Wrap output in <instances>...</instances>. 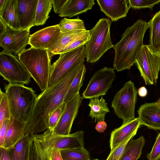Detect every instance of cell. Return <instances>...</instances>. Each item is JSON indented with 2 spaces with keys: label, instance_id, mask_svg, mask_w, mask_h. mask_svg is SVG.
<instances>
[{
  "label": "cell",
  "instance_id": "obj_1",
  "mask_svg": "<svg viewBox=\"0 0 160 160\" xmlns=\"http://www.w3.org/2000/svg\"><path fill=\"white\" fill-rule=\"evenodd\" d=\"M83 63L38 96L32 115L26 122L24 135L37 134L49 128L51 115L64 104L71 84Z\"/></svg>",
  "mask_w": 160,
  "mask_h": 160
},
{
  "label": "cell",
  "instance_id": "obj_2",
  "mask_svg": "<svg viewBox=\"0 0 160 160\" xmlns=\"http://www.w3.org/2000/svg\"><path fill=\"white\" fill-rule=\"evenodd\" d=\"M149 25L139 19L128 27L121 38L114 45L115 56L113 69L118 72L129 69L135 63L137 57L144 45L143 39Z\"/></svg>",
  "mask_w": 160,
  "mask_h": 160
},
{
  "label": "cell",
  "instance_id": "obj_3",
  "mask_svg": "<svg viewBox=\"0 0 160 160\" xmlns=\"http://www.w3.org/2000/svg\"><path fill=\"white\" fill-rule=\"evenodd\" d=\"M32 160H47L49 152L53 148L61 150L84 147V132L79 131L61 135L49 129L42 134L32 135Z\"/></svg>",
  "mask_w": 160,
  "mask_h": 160
},
{
  "label": "cell",
  "instance_id": "obj_4",
  "mask_svg": "<svg viewBox=\"0 0 160 160\" xmlns=\"http://www.w3.org/2000/svg\"><path fill=\"white\" fill-rule=\"evenodd\" d=\"M18 57L41 91L47 89L52 68L48 49L31 47L19 53Z\"/></svg>",
  "mask_w": 160,
  "mask_h": 160
},
{
  "label": "cell",
  "instance_id": "obj_5",
  "mask_svg": "<svg viewBox=\"0 0 160 160\" xmlns=\"http://www.w3.org/2000/svg\"><path fill=\"white\" fill-rule=\"evenodd\" d=\"M4 89L8 101L11 115L27 122L32 115L36 102V92L24 85L9 83Z\"/></svg>",
  "mask_w": 160,
  "mask_h": 160
},
{
  "label": "cell",
  "instance_id": "obj_6",
  "mask_svg": "<svg viewBox=\"0 0 160 160\" xmlns=\"http://www.w3.org/2000/svg\"><path fill=\"white\" fill-rule=\"evenodd\" d=\"M111 23L109 19L102 18L89 30L91 38L85 45L87 62H95L106 51L113 48L110 33Z\"/></svg>",
  "mask_w": 160,
  "mask_h": 160
},
{
  "label": "cell",
  "instance_id": "obj_7",
  "mask_svg": "<svg viewBox=\"0 0 160 160\" xmlns=\"http://www.w3.org/2000/svg\"><path fill=\"white\" fill-rule=\"evenodd\" d=\"M137 91L133 82H126L115 94L111 103L116 115L123 120V123L135 118V110L137 100Z\"/></svg>",
  "mask_w": 160,
  "mask_h": 160
},
{
  "label": "cell",
  "instance_id": "obj_8",
  "mask_svg": "<svg viewBox=\"0 0 160 160\" xmlns=\"http://www.w3.org/2000/svg\"><path fill=\"white\" fill-rule=\"evenodd\" d=\"M52 65L48 87L56 84L81 64L86 58L85 46L60 54Z\"/></svg>",
  "mask_w": 160,
  "mask_h": 160
},
{
  "label": "cell",
  "instance_id": "obj_9",
  "mask_svg": "<svg viewBox=\"0 0 160 160\" xmlns=\"http://www.w3.org/2000/svg\"><path fill=\"white\" fill-rule=\"evenodd\" d=\"M0 74L9 83L24 85L29 83L31 76L23 65L12 53H0Z\"/></svg>",
  "mask_w": 160,
  "mask_h": 160
},
{
  "label": "cell",
  "instance_id": "obj_10",
  "mask_svg": "<svg viewBox=\"0 0 160 160\" xmlns=\"http://www.w3.org/2000/svg\"><path fill=\"white\" fill-rule=\"evenodd\" d=\"M146 85L156 84L160 71V55L154 53L148 45H143L135 63Z\"/></svg>",
  "mask_w": 160,
  "mask_h": 160
},
{
  "label": "cell",
  "instance_id": "obj_11",
  "mask_svg": "<svg viewBox=\"0 0 160 160\" xmlns=\"http://www.w3.org/2000/svg\"><path fill=\"white\" fill-rule=\"evenodd\" d=\"M113 68L104 67L96 72L82 94L83 99H91L106 94L116 78Z\"/></svg>",
  "mask_w": 160,
  "mask_h": 160
},
{
  "label": "cell",
  "instance_id": "obj_12",
  "mask_svg": "<svg viewBox=\"0 0 160 160\" xmlns=\"http://www.w3.org/2000/svg\"><path fill=\"white\" fill-rule=\"evenodd\" d=\"M29 29L16 30L8 26L0 34V46L2 52L18 55L29 44L30 36Z\"/></svg>",
  "mask_w": 160,
  "mask_h": 160
},
{
  "label": "cell",
  "instance_id": "obj_13",
  "mask_svg": "<svg viewBox=\"0 0 160 160\" xmlns=\"http://www.w3.org/2000/svg\"><path fill=\"white\" fill-rule=\"evenodd\" d=\"M82 99L79 93L72 100L64 104L62 115L53 131L55 133L61 135L70 134L72 124L77 116Z\"/></svg>",
  "mask_w": 160,
  "mask_h": 160
},
{
  "label": "cell",
  "instance_id": "obj_14",
  "mask_svg": "<svg viewBox=\"0 0 160 160\" xmlns=\"http://www.w3.org/2000/svg\"><path fill=\"white\" fill-rule=\"evenodd\" d=\"M61 33L58 24L46 27L31 35L29 44L32 48L48 50Z\"/></svg>",
  "mask_w": 160,
  "mask_h": 160
},
{
  "label": "cell",
  "instance_id": "obj_15",
  "mask_svg": "<svg viewBox=\"0 0 160 160\" xmlns=\"http://www.w3.org/2000/svg\"><path fill=\"white\" fill-rule=\"evenodd\" d=\"M138 112L141 125L160 130V105L156 102L142 105Z\"/></svg>",
  "mask_w": 160,
  "mask_h": 160
},
{
  "label": "cell",
  "instance_id": "obj_16",
  "mask_svg": "<svg viewBox=\"0 0 160 160\" xmlns=\"http://www.w3.org/2000/svg\"><path fill=\"white\" fill-rule=\"evenodd\" d=\"M101 11L110 18L112 22L116 21L125 17L130 8L128 0H97Z\"/></svg>",
  "mask_w": 160,
  "mask_h": 160
},
{
  "label": "cell",
  "instance_id": "obj_17",
  "mask_svg": "<svg viewBox=\"0 0 160 160\" xmlns=\"http://www.w3.org/2000/svg\"><path fill=\"white\" fill-rule=\"evenodd\" d=\"M141 125L138 118L122 123L118 128L114 129L111 133L110 146L111 151L131 137L135 136Z\"/></svg>",
  "mask_w": 160,
  "mask_h": 160
},
{
  "label": "cell",
  "instance_id": "obj_18",
  "mask_svg": "<svg viewBox=\"0 0 160 160\" xmlns=\"http://www.w3.org/2000/svg\"><path fill=\"white\" fill-rule=\"evenodd\" d=\"M38 0H17V8L20 24L22 30L34 26Z\"/></svg>",
  "mask_w": 160,
  "mask_h": 160
},
{
  "label": "cell",
  "instance_id": "obj_19",
  "mask_svg": "<svg viewBox=\"0 0 160 160\" xmlns=\"http://www.w3.org/2000/svg\"><path fill=\"white\" fill-rule=\"evenodd\" d=\"M32 135H25L13 147L8 149L11 160H32Z\"/></svg>",
  "mask_w": 160,
  "mask_h": 160
},
{
  "label": "cell",
  "instance_id": "obj_20",
  "mask_svg": "<svg viewBox=\"0 0 160 160\" xmlns=\"http://www.w3.org/2000/svg\"><path fill=\"white\" fill-rule=\"evenodd\" d=\"M9 126L4 143L2 148L9 149L13 147L24 135L26 122L18 120L11 115Z\"/></svg>",
  "mask_w": 160,
  "mask_h": 160
},
{
  "label": "cell",
  "instance_id": "obj_21",
  "mask_svg": "<svg viewBox=\"0 0 160 160\" xmlns=\"http://www.w3.org/2000/svg\"><path fill=\"white\" fill-rule=\"evenodd\" d=\"M0 18L12 29L22 30L18 14L17 0H6L3 8L0 10Z\"/></svg>",
  "mask_w": 160,
  "mask_h": 160
},
{
  "label": "cell",
  "instance_id": "obj_22",
  "mask_svg": "<svg viewBox=\"0 0 160 160\" xmlns=\"http://www.w3.org/2000/svg\"><path fill=\"white\" fill-rule=\"evenodd\" d=\"M86 30H75L61 32L56 41L48 50L50 58L60 54L62 51Z\"/></svg>",
  "mask_w": 160,
  "mask_h": 160
},
{
  "label": "cell",
  "instance_id": "obj_23",
  "mask_svg": "<svg viewBox=\"0 0 160 160\" xmlns=\"http://www.w3.org/2000/svg\"><path fill=\"white\" fill-rule=\"evenodd\" d=\"M94 4V0H69L59 16L72 18L86 12L91 9Z\"/></svg>",
  "mask_w": 160,
  "mask_h": 160
},
{
  "label": "cell",
  "instance_id": "obj_24",
  "mask_svg": "<svg viewBox=\"0 0 160 160\" xmlns=\"http://www.w3.org/2000/svg\"><path fill=\"white\" fill-rule=\"evenodd\" d=\"M150 28L148 47L152 52L160 55V10L148 22Z\"/></svg>",
  "mask_w": 160,
  "mask_h": 160
},
{
  "label": "cell",
  "instance_id": "obj_25",
  "mask_svg": "<svg viewBox=\"0 0 160 160\" xmlns=\"http://www.w3.org/2000/svg\"><path fill=\"white\" fill-rule=\"evenodd\" d=\"M133 138L130 139L118 160H137L140 157L145 140L142 136L136 140Z\"/></svg>",
  "mask_w": 160,
  "mask_h": 160
},
{
  "label": "cell",
  "instance_id": "obj_26",
  "mask_svg": "<svg viewBox=\"0 0 160 160\" xmlns=\"http://www.w3.org/2000/svg\"><path fill=\"white\" fill-rule=\"evenodd\" d=\"M88 105L90 108L89 115L94 118L95 122L104 121L106 114L110 112L107 103L102 97L100 99L99 98L90 99Z\"/></svg>",
  "mask_w": 160,
  "mask_h": 160
},
{
  "label": "cell",
  "instance_id": "obj_27",
  "mask_svg": "<svg viewBox=\"0 0 160 160\" xmlns=\"http://www.w3.org/2000/svg\"><path fill=\"white\" fill-rule=\"evenodd\" d=\"M86 72V66L84 63L81 65L77 75L71 84L64 99V104L72 100L79 93L80 89L83 85Z\"/></svg>",
  "mask_w": 160,
  "mask_h": 160
},
{
  "label": "cell",
  "instance_id": "obj_28",
  "mask_svg": "<svg viewBox=\"0 0 160 160\" xmlns=\"http://www.w3.org/2000/svg\"><path fill=\"white\" fill-rule=\"evenodd\" d=\"M52 6V0H38L34 26L42 25L45 23L49 17Z\"/></svg>",
  "mask_w": 160,
  "mask_h": 160
},
{
  "label": "cell",
  "instance_id": "obj_29",
  "mask_svg": "<svg viewBox=\"0 0 160 160\" xmlns=\"http://www.w3.org/2000/svg\"><path fill=\"white\" fill-rule=\"evenodd\" d=\"M63 160H90V154L84 147L61 150Z\"/></svg>",
  "mask_w": 160,
  "mask_h": 160
},
{
  "label": "cell",
  "instance_id": "obj_30",
  "mask_svg": "<svg viewBox=\"0 0 160 160\" xmlns=\"http://www.w3.org/2000/svg\"><path fill=\"white\" fill-rule=\"evenodd\" d=\"M58 25L61 32L75 30H86L84 21L78 18L73 19L64 18Z\"/></svg>",
  "mask_w": 160,
  "mask_h": 160
},
{
  "label": "cell",
  "instance_id": "obj_31",
  "mask_svg": "<svg viewBox=\"0 0 160 160\" xmlns=\"http://www.w3.org/2000/svg\"><path fill=\"white\" fill-rule=\"evenodd\" d=\"M11 116L8 100L5 92L0 91V127L4 121Z\"/></svg>",
  "mask_w": 160,
  "mask_h": 160
},
{
  "label": "cell",
  "instance_id": "obj_32",
  "mask_svg": "<svg viewBox=\"0 0 160 160\" xmlns=\"http://www.w3.org/2000/svg\"><path fill=\"white\" fill-rule=\"evenodd\" d=\"M90 38L91 35L89 31L86 30L64 49L61 53L72 50L82 46L85 45Z\"/></svg>",
  "mask_w": 160,
  "mask_h": 160
},
{
  "label": "cell",
  "instance_id": "obj_33",
  "mask_svg": "<svg viewBox=\"0 0 160 160\" xmlns=\"http://www.w3.org/2000/svg\"><path fill=\"white\" fill-rule=\"evenodd\" d=\"M128 6L135 9L148 8L152 10L153 7L160 2V0H128Z\"/></svg>",
  "mask_w": 160,
  "mask_h": 160
},
{
  "label": "cell",
  "instance_id": "obj_34",
  "mask_svg": "<svg viewBox=\"0 0 160 160\" xmlns=\"http://www.w3.org/2000/svg\"><path fill=\"white\" fill-rule=\"evenodd\" d=\"M65 107L63 104L57 108L51 115L49 120V128L51 131H53L59 122L63 113Z\"/></svg>",
  "mask_w": 160,
  "mask_h": 160
},
{
  "label": "cell",
  "instance_id": "obj_35",
  "mask_svg": "<svg viewBox=\"0 0 160 160\" xmlns=\"http://www.w3.org/2000/svg\"><path fill=\"white\" fill-rule=\"evenodd\" d=\"M134 136H133L128 138L112 150L111 151L106 160H118L130 139Z\"/></svg>",
  "mask_w": 160,
  "mask_h": 160
},
{
  "label": "cell",
  "instance_id": "obj_36",
  "mask_svg": "<svg viewBox=\"0 0 160 160\" xmlns=\"http://www.w3.org/2000/svg\"><path fill=\"white\" fill-rule=\"evenodd\" d=\"M147 158L148 160H160V132L151 151L147 155Z\"/></svg>",
  "mask_w": 160,
  "mask_h": 160
},
{
  "label": "cell",
  "instance_id": "obj_37",
  "mask_svg": "<svg viewBox=\"0 0 160 160\" xmlns=\"http://www.w3.org/2000/svg\"><path fill=\"white\" fill-rule=\"evenodd\" d=\"M10 122V119L5 120L0 127V147H2L4 143Z\"/></svg>",
  "mask_w": 160,
  "mask_h": 160
},
{
  "label": "cell",
  "instance_id": "obj_38",
  "mask_svg": "<svg viewBox=\"0 0 160 160\" xmlns=\"http://www.w3.org/2000/svg\"><path fill=\"white\" fill-rule=\"evenodd\" d=\"M69 0H52L54 12L60 14L64 9Z\"/></svg>",
  "mask_w": 160,
  "mask_h": 160
},
{
  "label": "cell",
  "instance_id": "obj_39",
  "mask_svg": "<svg viewBox=\"0 0 160 160\" xmlns=\"http://www.w3.org/2000/svg\"><path fill=\"white\" fill-rule=\"evenodd\" d=\"M61 150L53 148L49 152L47 160H63L61 154Z\"/></svg>",
  "mask_w": 160,
  "mask_h": 160
},
{
  "label": "cell",
  "instance_id": "obj_40",
  "mask_svg": "<svg viewBox=\"0 0 160 160\" xmlns=\"http://www.w3.org/2000/svg\"><path fill=\"white\" fill-rule=\"evenodd\" d=\"M107 124L104 121H101L98 122L95 126V129L100 133L103 132L106 129Z\"/></svg>",
  "mask_w": 160,
  "mask_h": 160
},
{
  "label": "cell",
  "instance_id": "obj_41",
  "mask_svg": "<svg viewBox=\"0 0 160 160\" xmlns=\"http://www.w3.org/2000/svg\"><path fill=\"white\" fill-rule=\"evenodd\" d=\"M0 160H11L8 149L0 147Z\"/></svg>",
  "mask_w": 160,
  "mask_h": 160
},
{
  "label": "cell",
  "instance_id": "obj_42",
  "mask_svg": "<svg viewBox=\"0 0 160 160\" xmlns=\"http://www.w3.org/2000/svg\"><path fill=\"white\" fill-rule=\"evenodd\" d=\"M138 95L141 97H144L146 96L148 94V91L146 88L142 86L139 88L138 90Z\"/></svg>",
  "mask_w": 160,
  "mask_h": 160
},
{
  "label": "cell",
  "instance_id": "obj_43",
  "mask_svg": "<svg viewBox=\"0 0 160 160\" xmlns=\"http://www.w3.org/2000/svg\"><path fill=\"white\" fill-rule=\"evenodd\" d=\"M8 26L0 18V34L2 33L6 29Z\"/></svg>",
  "mask_w": 160,
  "mask_h": 160
},
{
  "label": "cell",
  "instance_id": "obj_44",
  "mask_svg": "<svg viewBox=\"0 0 160 160\" xmlns=\"http://www.w3.org/2000/svg\"><path fill=\"white\" fill-rule=\"evenodd\" d=\"M6 0H0V10L3 8Z\"/></svg>",
  "mask_w": 160,
  "mask_h": 160
},
{
  "label": "cell",
  "instance_id": "obj_45",
  "mask_svg": "<svg viewBox=\"0 0 160 160\" xmlns=\"http://www.w3.org/2000/svg\"><path fill=\"white\" fill-rule=\"evenodd\" d=\"M156 102L160 105V98Z\"/></svg>",
  "mask_w": 160,
  "mask_h": 160
},
{
  "label": "cell",
  "instance_id": "obj_46",
  "mask_svg": "<svg viewBox=\"0 0 160 160\" xmlns=\"http://www.w3.org/2000/svg\"><path fill=\"white\" fill-rule=\"evenodd\" d=\"M95 160H99V159H95Z\"/></svg>",
  "mask_w": 160,
  "mask_h": 160
},
{
  "label": "cell",
  "instance_id": "obj_47",
  "mask_svg": "<svg viewBox=\"0 0 160 160\" xmlns=\"http://www.w3.org/2000/svg\"><path fill=\"white\" fill-rule=\"evenodd\" d=\"M95 160V159H93V160Z\"/></svg>",
  "mask_w": 160,
  "mask_h": 160
}]
</instances>
